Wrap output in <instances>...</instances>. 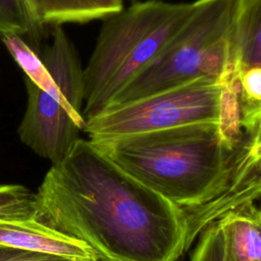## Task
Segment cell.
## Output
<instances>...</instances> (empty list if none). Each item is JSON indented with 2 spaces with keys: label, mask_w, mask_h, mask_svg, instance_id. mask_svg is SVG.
I'll return each instance as SVG.
<instances>
[{
  "label": "cell",
  "mask_w": 261,
  "mask_h": 261,
  "mask_svg": "<svg viewBox=\"0 0 261 261\" xmlns=\"http://www.w3.org/2000/svg\"><path fill=\"white\" fill-rule=\"evenodd\" d=\"M224 105V85L202 77L108 108L86 120L83 132L95 141L193 123H220Z\"/></svg>",
  "instance_id": "cell-6"
},
{
  "label": "cell",
  "mask_w": 261,
  "mask_h": 261,
  "mask_svg": "<svg viewBox=\"0 0 261 261\" xmlns=\"http://www.w3.org/2000/svg\"><path fill=\"white\" fill-rule=\"evenodd\" d=\"M244 138L201 122L90 141L128 175L182 210L188 238L260 197V169L238 165Z\"/></svg>",
  "instance_id": "cell-2"
},
{
  "label": "cell",
  "mask_w": 261,
  "mask_h": 261,
  "mask_svg": "<svg viewBox=\"0 0 261 261\" xmlns=\"http://www.w3.org/2000/svg\"><path fill=\"white\" fill-rule=\"evenodd\" d=\"M0 261H72L70 259L41 252L29 251L0 245Z\"/></svg>",
  "instance_id": "cell-16"
},
{
  "label": "cell",
  "mask_w": 261,
  "mask_h": 261,
  "mask_svg": "<svg viewBox=\"0 0 261 261\" xmlns=\"http://www.w3.org/2000/svg\"><path fill=\"white\" fill-rule=\"evenodd\" d=\"M35 217L74 238L98 261H179L188 250L182 210L80 138L33 196Z\"/></svg>",
  "instance_id": "cell-1"
},
{
  "label": "cell",
  "mask_w": 261,
  "mask_h": 261,
  "mask_svg": "<svg viewBox=\"0 0 261 261\" xmlns=\"http://www.w3.org/2000/svg\"><path fill=\"white\" fill-rule=\"evenodd\" d=\"M191 261H231L223 231L217 221L210 223L199 233Z\"/></svg>",
  "instance_id": "cell-15"
},
{
  "label": "cell",
  "mask_w": 261,
  "mask_h": 261,
  "mask_svg": "<svg viewBox=\"0 0 261 261\" xmlns=\"http://www.w3.org/2000/svg\"><path fill=\"white\" fill-rule=\"evenodd\" d=\"M234 2L194 1V8L181 28L117 93L106 109L202 77L221 82L227 70Z\"/></svg>",
  "instance_id": "cell-4"
},
{
  "label": "cell",
  "mask_w": 261,
  "mask_h": 261,
  "mask_svg": "<svg viewBox=\"0 0 261 261\" xmlns=\"http://www.w3.org/2000/svg\"><path fill=\"white\" fill-rule=\"evenodd\" d=\"M261 66V0H236L223 82L238 81L241 70Z\"/></svg>",
  "instance_id": "cell-8"
},
{
  "label": "cell",
  "mask_w": 261,
  "mask_h": 261,
  "mask_svg": "<svg viewBox=\"0 0 261 261\" xmlns=\"http://www.w3.org/2000/svg\"><path fill=\"white\" fill-rule=\"evenodd\" d=\"M34 194L20 185L0 186V222L35 217Z\"/></svg>",
  "instance_id": "cell-14"
},
{
  "label": "cell",
  "mask_w": 261,
  "mask_h": 261,
  "mask_svg": "<svg viewBox=\"0 0 261 261\" xmlns=\"http://www.w3.org/2000/svg\"><path fill=\"white\" fill-rule=\"evenodd\" d=\"M241 126L244 133L261 128V66L249 67L238 76Z\"/></svg>",
  "instance_id": "cell-11"
},
{
  "label": "cell",
  "mask_w": 261,
  "mask_h": 261,
  "mask_svg": "<svg viewBox=\"0 0 261 261\" xmlns=\"http://www.w3.org/2000/svg\"><path fill=\"white\" fill-rule=\"evenodd\" d=\"M8 34L27 36L39 51L43 37L34 28L23 0H0V38Z\"/></svg>",
  "instance_id": "cell-13"
},
{
  "label": "cell",
  "mask_w": 261,
  "mask_h": 261,
  "mask_svg": "<svg viewBox=\"0 0 261 261\" xmlns=\"http://www.w3.org/2000/svg\"><path fill=\"white\" fill-rule=\"evenodd\" d=\"M122 3H124V2H134V1H136V0H120Z\"/></svg>",
  "instance_id": "cell-18"
},
{
  "label": "cell",
  "mask_w": 261,
  "mask_h": 261,
  "mask_svg": "<svg viewBox=\"0 0 261 261\" xmlns=\"http://www.w3.org/2000/svg\"><path fill=\"white\" fill-rule=\"evenodd\" d=\"M217 222L231 261H261V212L255 202L228 211Z\"/></svg>",
  "instance_id": "cell-10"
},
{
  "label": "cell",
  "mask_w": 261,
  "mask_h": 261,
  "mask_svg": "<svg viewBox=\"0 0 261 261\" xmlns=\"http://www.w3.org/2000/svg\"><path fill=\"white\" fill-rule=\"evenodd\" d=\"M40 55L54 84L43 91L24 77L28 103L17 133L24 145L56 164L69 153L85 126L83 68L62 25L53 27L52 42Z\"/></svg>",
  "instance_id": "cell-5"
},
{
  "label": "cell",
  "mask_w": 261,
  "mask_h": 261,
  "mask_svg": "<svg viewBox=\"0 0 261 261\" xmlns=\"http://www.w3.org/2000/svg\"><path fill=\"white\" fill-rule=\"evenodd\" d=\"M0 245L53 254L72 261H98L89 246L46 225L36 217L1 221Z\"/></svg>",
  "instance_id": "cell-7"
},
{
  "label": "cell",
  "mask_w": 261,
  "mask_h": 261,
  "mask_svg": "<svg viewBox=\"0 0 261 261\" xmlns=\"http://www.w3.org/2000/svg\"><path fill=\"white\" fill-rule=\"evenodd\" d=\"M29 4L35 24L43 32L48 25L104 19L124 7L120 0H29Z\"/></svg>",
  "instance_id": "cell-9"
},
{
  "label": "cell",
  "mask_w": 261,
  "mask_h": 261,
  "mask_svg": "<svg viewBox=\"0 0 261 261\" xmlns=\"http://www.w3.org/2000/svg\"><path fill=\"white\" fill-rule=\"evenodd\" d=\"M23 2H24V4H25V7H27V9H28V12H29V15H30V18H31V21H32V23H33L34 28L36 29V31H37L41 36H43V35H44V32H43V31H41V30H40V29L35 24V22H34V20H33V17H32V14H31V9H30L29 0H23Z\"/></svg>",
  "instance_id": "cell-17"
},
{
  "label": "cell",
  "mask_w": 261,
  "mask_h": 261,
  "mask_svg": "<svg viewBox=\"0 0 261 261\" xmlns=\"http://www.w3.org/2000/svg\"><path fill=\"white\" fill-rule=\"evenodd\" d=\"M194 2H135L104 18L83 69L86 120L104 111L117 93L144 69L181 28Z\"/></svg>",
  "instance_id": "cell-3"
},
{
  "label": "cell",
  "mask_w": 261,
  "mask_h": 261,
  "mask_svg": "<svg viewBox=\"0 0 261 261\" xmlns=\"http://www.w3.org/2000/svg\"><path fill=\"white\" fill-rule=\"evenodd\" d=\"M1 40L17 65L24 72V77L43 91H48L53 86V79L47 69L40 53L16 34H8Z\"/></svg>",
  "instance_id": "cell-12"
}]
</instances>
